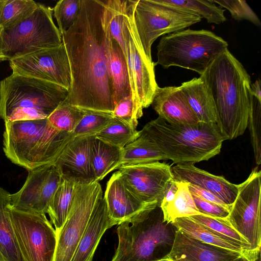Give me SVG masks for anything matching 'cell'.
Wrapping results in <instances>:
<instances>
[{
  "label": "cell",
  "mask_w": 261,
  "mask_h": 261,
  "mask_svg": "<svg viewBox=\"0 0 261 261\" xmlns=\"http://www.w3.org/2000/svg\"><path fill=\"white\" fill-rule=\"evenodd\" d=\"M109 19L104 0H81L78 17L62 33L71 84L64 103L113 113L115 105L109 67Z\"/></svg>",
  "instance_id": "6da1fadb"
},
{
  "label": "cell",
  "mask_w": 261,
  "mask_h": 261,
  "mask_svg": "<svg viewBox=\"0 0 261 261\" xmlns=\"http://www.w3.org/2000/svg\"><path fill=\"white\" fill-rule=\"evenodd\" d=\"M200 77L214 102L217 124L225 141L242 135L254 101L250 76L242 64L227 49Z\"/></svg>",
  "instance_id": "7a4b0ae2"
},
{
  "label": "cell",
  "mask_w": 261,
  "mask_h": 261,
  "mask_svg": "<svg viewBox=\"0 0 261 261\" xmlns=\"http://www.w3.org/2000/svg\"><path fill=\"white\" fill-rule=\"evenodd\" d=\"M139 136L174 163H196L218 154L225 141L216 123L173 125L160 117L148 122Z\"/></svg>",
  "instance_id": "3957f363"
},
{
  "label": "cell",
  "mask_w": 261,
  "mask_h": 261,
  "mask_svg": "<svg viewBox=\"0 0 261 261\" xmlns=\"http://www.w3.org/2000/svg\"><path fill=\"white\" fill-rule=\"evenodd\" d=\"M72 134L59 131L47 118L8 121L3 134V150L11 162L28 170L54 164Z\"/></svg>",
  "instance_id": "277c9868"
},
{
  "label": "cell",
  "mask_w": 261,
  "mask_h": 261,
  "mask_svg": "<svg viewBox=\"0 0 261 261\" xmlns=\"http://www.w3.org/2000/svg\"><path fill=\"white\" fill-rule=\"evenodd\" d=\"M117 225L118 246L111 261H162L171 251L177 230L164 221L159 206Z\"/></svg>",
  "instance_id": "5b68a950"
},
{
  "label": "cell",
  "mask_w": 261,
  "mask_h": 261,
  "mask_svg": "<svg viewBox=\"0 0 261 261\" xmlns=\"http://www.w3.org/2000/svg\"><path fill=\"white\" fill-rule=\"evenodd\" d=\"M68 94L57 84L12 73L0 82V117L5 122L46 118Z\"/></svg>",
  "instance_id": "8992f818"
},
{
  "label": "cell",
  "mask_w": 261,
  "mask_h": 261,
  "mask_svg": "<svg viewBox=\"0 0 261 261\" xmlns=\"http://www.w3.org/2000/svg\"><path fill=\"white\" fill-rule=\"evenodd\" d=\"M228 47L226 41L210 31L184 29L161 38L154 65L165 69L178 66L200 75Z\"/></svg>",
  "instance_id": "52a82bcc"
},
{
  "label": "cell",
  "mask_w": 261,
  "mask_h": 261,
  "mask_svg": "<svg viewBox=\"0 0 261 261\" xmlns=\"http://www.w3.org/2000/svg\"><path fill=\"white\" fill-rule=\"evenodd\" d=\"M53 10L39 3L30 16L11 28L0 31L2 51L6 61L55 47L62 43L53 19Z\"/></svg>",
  "instance_id": "ba28073f"
},
{
  "label": "cell",
  "mask_w": 261,
  "mask_h": 261,
  "mask_svg": "<svg viewBox=\"0 0 261 261\" xmlns=\"http://www.w3.org/2000/svg\"><path fill=\"white\" fill-rule=\"evenodd\" d=\"M198 14L163 0H137L134 22L145 54L150 61L151 45L160 36L184 30L201 20Z\"/></svg>",
  "instance_id": "9c48e42d"
},
{
  "label": "cell",
  "mask_w": 261,
  "mask_h": 261,
  "mask_svg": "<svg viewBox=\"0 0 261 261\" xmlns=\"http://www.w3.org/2000/svg\"><path fill=\"white\" fill-rule=\"evenodd\" d=\"M136 1H127L123 18V37L133 100L139 112L151 104L158 86L154 63L147 58L134 22Z\"/></svg>",
  "instance_id": "30bf717a"
},
{
  "label": "cell",
  "mask_w": 261,
  "mask_h": 261,
  "mask_svg": "<svg viewBox=\"0 0 261 261\" xmlns=\"http://www.w3.org/2000/svg\"><path fill=\"white\" fill-rule=\"evenodd\" d=\"M15 237L24 261H54L57 235L45 214L8 206Z\"/></svg>",
  "instance_id": "8fae6325"
},
{
  "label": "cell",
  "mask_w": 261,
  "mask_h": 261,
  "mask_svg": "<svg viewBox=\"0 0 261 261\" xmlns=\"http://www.w3.org/2000/svg\"><path fill=\"white\" fill-rule=\"evenodd\" d=\"M255 167L247 179L239 185L236 198L225 218L233 229L250 244L249 261L260 255L261 171Z\"/></svg>",
  "instance_id": "7c38bea8"
},
{
  "label": "cell",
  "mask_w": 261,
  "mask_h": 261,
  "mask_svg": "<svg viewBox=\"0 0 261 261\" xmlns=\"http://www.w3.org/2000/svg\"><path fill=\"white\" fill-rule=\"evenodd\" d=\"M103 197L98 181L76 185L66 220L57 234L54 261H70L98 200Z\"/></svg>",
  "instance_id": "4fadbf2b"
},
{
  "label": "cell",
  "mask_w": 261,
  "mask_h": 261,
  "mask_svg": "<svg viewBox=\"0 0 261 261\" xmlns=\"http://www.w3.org/2000/svg\"><path fill=\"white\" fill-rule=\"evenodd\" d=\"M12 73L33 77L69 89L70 69L63 43L9 61Z\"/></svg>",
  "instance_id": "5bb4252c"
},
{
  "label": "cell",
  "mask_w": 261,
  "mask_h": 261,
  "mask_svg": "<svg viewBox=\"0 0 261 261\" xmlns=\"http://www.w3.org/2000/svg\"><path fill=\"white\" fill-rule=\"evenodd\" d=\"M171 167L156 161L121 166L118 171L126 187L141 201L160 207L169 183L173 180Z\"/></svg>",
  "instance_id": "9a60e30c"
},
{
  "label": "cell",
  "mask_w": 261,
  "mask_h": 261,
  "mask_svg": "<svg viewBox=\"0 0 261 261\" xmlns=\"http://www.w3.org/2000/svg\"><path fill=\"white\" fill-rule=\"evenodd\" d=\"M62 180L54 164L29 170L22 188L10 194V205L18 209L46 214L51 198Z\"/></svg>",
  "instance_id": "2e32d148"
},
{
  "label": "cell",
  "mask_w": 261,
  "mask_h": 261,
  "mask_svg": "<svg viewBox=\"0 0 261 261\" xmlns=\"http://www.w3.org/2000/svg\"><path fill=\"white\" fill-rule=\"evenodd\" d=\"M91 137H73L57 159L54 165L63 179L80 185L97 181L90 160Z\"/></svg>",
  "instance_id": "e0dca14e"
},
{
  "label": "cell",
  "mask_w": 261,
  "mask_h": 261,
  "mask_svg": "<svg viewBox=\"0 0 261 261\" xmlns=\"http://www.w3.org/2000/svg\"><path fill=\"white\" fill-rule=\"evenodd\" d=\"M240 253L203 243L177 230L170 252L162 261H240Z\"/></svg>",
  "instance_id": "ac0fdd59"
},
{
  "label": "cell",
  "mask_w": 261,
  "mask_h": 261,
  "mask_svg": "<svg viewBox=\"0 0 261 261\" xmlns=\"http://www.w3.org/2000/svg\"><path fill=\"white\" fill-rule=\"evenodd\" d=\"M171 170L175 181L189 183L210 191L227 206H231L236 198L239 185L199 169L194 163L177 164Z\"/></svg>",
  "instance_id": "d6986e66"
},
{
  "label": "cell",
  "mask_w": 261,
  "mask_h": 261,
  "mask_svg": "<svg viewBox=\"0 0 261 261\" xmlns=\"http://www.w3.org/2000/svg\"><path fill=\"white\" fill-rule=\"evenodd\" d=\"M103 198L110 217L117 225L143 210L158 206L141 201L126 187L119 171L108 180Z\"/></svg>",
  "instance_id": "ffe728a7"
},
{
  "label": "cell",
  "mask_w": 261,
  "mask_h": 261,
  "mask_svg": "<svg viewBox=\"0 0 261 261\" xmlns=\"http://www.w3.org/2000/svg\"><path fill=\"white\" fill-rule=\"evenodd\" d=\"M151 105L166 122L194 125L199 122L179 87H157Z\"/></svg>",
  "instance_id": "44dd1931"
},
{
  "label": "cell",
  "mask_w": 261,
  "mask_h": 261,
  "mask_svg": "<svg viewBox=\"0 0 261 261\" xmlns=\"http://www.w3.org/2000/svg\"><path fill=\"white\" fill-rule=\"evenodd\" d=\"M117 225L109 216L103 197L96 204L70 261H92L106 231Z\"/></svg>",
  "instance_id": "7402d4cb"
},
{
  "label": "cell",
  "mask_w": 261,
  "mask_h": 261,
  "mask_svg": "<svg viewBox=\"0 0 261 261\" xmlns=\"http://www.w3.org/2000/svg\"><path fill=\"white\" fill-rule=\"evenodd\" d=\"M179 87L199 122L217 123L214 102L200 77L184 82Z\"/></svg>",
  "instance_id": "603a6c76"
},
{
  "label": "cell",
  "mask_w": 261,
  "mask_h": 261,
  "mask_svg": "<svg viewBox=\"0 0 261 261\" xmlns=\"http://www.w3.org/2000/svg\"><path fill=\"white\" fill-rule=\"evenodd\" d=\"M123 149L94 136L91 137L90 160L97 181L102 179L113 170L118 169L123 156Z\"/></svg>",
  "instance_id": "cb8c5ba5"
},
{
  "label": "cell",
  "mask_w": 261,
  "mask_h": 261,
  "mask_svg": "<svg viewBox=\"0 0 261 261\" xmlns=\"http://www.w3.org/2000/svg\"><path fill=\"white\" fill-rule=\"evenodd\" d=\"M109 67L113 86L114 105L132 95L126 60L122 49L111 36L108 38Z\"/></svg>",
  "instance_id": "d4e9b609"
},
{
  "label": "cell",
  "mask_w": 261,
  "mask_h": 261,
  "mask_svg": "<svg viewBox=\"0 0 261 261\" xmlns=\"http://www.w3.org/2000/svg\"><path fill=\"white\" fill-rule=\"evenodd\" d=\"M171 223L177 230L191 237L205 243L239 252L243 256L244 260L248 261L246 248L189 217L177 218Z\"/></svg>",
  "instance_id": "484cf974"
},
{
  "label": "cell",
  "mask_w": 261,
  "mask_h": 261,
  "mask_svg": "<svg viewBox=\"0 0 261 261\" xmlns=\"http://www.w3.org/2000/svg\"><path fill=\"white\" fill-rule=\"evenodd\" d=\"M10 193L0 188V253L5 261H24L17 243L8 206Z\"/></svg>",
  "instance_id": "4316f807"
},
{
  "label": "cell",
  "mask_w": 261,
  "mask_h": 261,
  "mask_svg": "<svg viewBox=\"0 0 261 261\" xmlns=\"http://www.w3.org/2000/svg\"><path fill=\"white\" fill-rule=\"evenodd\" d=\"M76 185L62 180L50 200L47 214L57 235L63 227L71 206Z\"/></svg>",
  "instance_id": "83f0119b"
},
{
  "label": "cell",
  "mask_w": 261,
  "mask_h": 261,
  "mask_svg": "<svg viewBox=\"0 0 261 261\" xmlns=\"http://www.w3.org/2000/svg\"><path fill=\"white\" fill-rule=\"evenodd\" d=\"M177 191L173 199L161 208L164 220L168 223L176 219L201 214L197 208L188 183L175 181Z\"/></svg>",
  "instance_id": "f1b7e54d"
},
{
  "label": "cell",
  "mask_w": 261,
  "mask_h": 261,
  "mask_svg": "<svg viewBox=\"0 0 261 261\" xmlns=\"http://www.w3.org/2000/svg\"><path fill=\"white\" fill-rule=\"evenodd\" d=\"M167 160L149 141L138 136L123 149L121 166L133 165Z\"/></svg>",
  "instance_id": "f546056e"
},
{
  "label": "cell",
  "mask_w": 261,
  "mask_h": 261,
  "mask_svg": "<svg viewBox=\"0 0 261 261\" xmlns=\"http://www.w3.org/2000/svg\"><path fill=\"white\" fill-rule=\"evenodd\" d=\"M38 5L32 0H7L0 15V31L11 28L30 16Z\"/></svg>",
  "instance_id": "4dcf8cb0"
},
{
  "label": "cell",
  "mask_w": 261,
  "mask_h": 261,
  "mask_svg": "<svg viewBox=\"0 0 261 261\" xmlns=\"http://www.w3.org/2000/svg\"><path fill=\"white\" fill-rule=\"evenodd\" d=\"M168 4L190 10L210 23L221 24L226 20L225 10L217 6L211 0H163Z\"/></svg>",
  "instance_id": "1f68e13d"
},
{
  "label": "cell",
  "mask_w": 261,
  "mask_h": 261,
  "mask_svg": "<svg viewBox=\"0 0 261 261\" xmlns=\"http://www.w3.org/2000/svg\"><path fill=\"white\" fill-rule=\"evenodd\" d=\"M85 112V109L62 102L47 118L56 129L71 134Z\"/></svg>",
  "instance_id": "d6a6232c"
},
{
  "label": "cell",
  "mask_w": 261,
  "mask_h": 261,
  "mask_svg": "<svg viewBox=\"0 0 261 261\" xmlns=\"http://www.w3.org/2000/svg\"><path fill=\"white\" fill-rule=\"evenodd\" d=\"M111 145L123 148L139 136V131L114 117L104 129L94 136Z\"/></svg>",
  "instance_id": "836d02e7"
},
{
  "label": "cell",
  "mask_w": 261,
  "mask_h": 261,
  "mask_svg": "<svg viewBox=\"0 0 261 261\" xmlns=\"http://www.w3.org/2000/svg\"><path fill=\"white\" fill-rule=\"evenodd\" d=\"M113 119V113L86 110L85 115L71 134L74 137L95 136Z\"/></svg>",
  "instance_id": "e575fe53"
},
{
  "label": "cell",
  "mask_w": 261,
  "mask_h": 261,
  "mask_svg": "<svg viewBox=\"0 0 261 261\" xmlns=\"http://www.w3.org/2000/svg\"><path fill=\"white\" fill-rule=\"evenodd\" d=\"M192 220L222 235L247 249L248 261L249 243L232 228L225 218L213 217L204 214L188 217Z\"/></svg>",
  "instance_id": "d590c367"
},
{
  "label": "cell",
  "mask_w": 261,
  "mask_h": 261,
  "mask_svg": "<svg viewBox=\"0 0 261 261\" xmlns=\"http://www.w3.org/2000/svg\"><path fill=\"white\" fill-rule=\"evenodd\" d=\"M104 2L108 15L110 34L120 46L125 58L123 18L127 1L104 0Z\"/></svg>",
  "instance_id": "8d00e7d4"
},
{
  "label": "cell",
  "mask_w": 261,
  "mask_h": 261,
  "mask_svg": "<svg viewBox=\"0 0 261 261\" xmlns=\"http://www.w3.org/2000/svg\"><path fill=\"white\" fill-rule=\"evenodd\" d=\"M80 7L81 0H61L57 3L53 11L60 34L67 31L74 23Z\"/></svg>",
  "instance_id": "74e56055"
},
{
  "label": "cell",
  "mask_w": 261,
  "mask_h": 261,
  "mask_svg": "<svg viewBox=\"0 0 261 261\" xmlns=\"http://www.w3.org/2000/svg\"><path fill=\"white\" fill-rule=\"evenodd\" d=\"M261 102L254 97L253 107L250 112L247 124L250 132L251 143L253 149L255 163L257 165L261 163L260 126Z\"/></svg>",
  "instance_id": "f35d334b"
},
{
  "label": "cell",
  "mask_w": 261,
  "mask_h": 261,
  "mask_svg": "<svg viewBox=\"0 0 261 261\" xmlns=\"http://www.w3.org/2000/svg\"><path fill=\"white\" fill-rule=\"evenodd\" d=\"M228 10L231 17L238 21L247 20L254 24L260 27V21L250 7L243 0H211Z\"/></svg>",
  "instance_id": "ab89813d"
},
{
  "label": "cell",
  "mask_w": 261,
  "mask_h": 261,
  "mask_svg": "<svg viewBox=\"0 0 261 261\" xmlns=\"http://www.w3.org/2000/svg\"><path fill=\"white\" fill-rule=\"evenodd\" d=\"M113 115L115 118L135 129H136L138 125V119L143 115L136 107L132 95L121 99L116 104Z\"/></svg>",
  "instance_id": "60d3db41"
},
{
  "label": "cell",
  "mask_w": 261,
  "mask_h": 261,
  "mask_svg": "<svg viewBox=\"0 0 261 261\" xmlns=\"http://www.w3.org/2000/svg\"><path fill=\"white\" fill-rule=\"evenodd\" d=\"M191 193L197 208L201 214L222 218H226L229 215L231 206L210 202Z\"/></svg>",
  "instance_id": "b9f144b4"
},
{
  "label": "cell",
  "mask_w": 261,
  "mask_h": 261,
  "mask_svg": "<svg viewBox=\"0 0 261 261\" xmlns=\"http://www.w3.org/2000/svg\"><path fill=\"white\" fill-rule=\"evenodd\" d=\"M188 187L191 193L195 194L204 200L219 204L226 205L216 195L210 191L190 184L188 185Z\"/></svg>",
  "instance_id": "7bdbcfd3"
},
{
  "label": "cell",
  "mask_w": 261,
  "mask_h": 261,
  "mask_svg": "<svg viewBox=\"0 0 261 261\" xmlns=\"http://www.w3.org/2000/svg\"><path fill=\"white\" fill-rule=\"evenodd\" d=\"M177 191V186L175 180L173 179L171 181L164 193L162 200L160 204L161 208L166 206L174 198L176 192Z\"/></svg>",
  "instance_id": "ee69618b"
},
{
  "label": "cell",
  "mask_w": 261,
  "mask_h": 261,
  "mask_svg": "<svg viewBox=\"0 0 261 261\" xmlns=\"http://www.w3.org/2000/svg\"><path fill=\"white\" fill-rule=\"evenodd\" d=\"M260 83V80L258 79L251 85V94L259 102H261Z\"/></svg>",
  "instance_id": "f6af8a7d"
},
{
  "label": "cell",
  "mask_w": 261,
  "mask_h": 261,
  "mask_svg": "<svg viewBox=\"0 0 261 261\" xmlns=\"http://www.w3.org/2000/svg\"><path fill=\"white\" fill-rule=\"evenodd\" d=\"M0 61H6V59L3 54L2 51V41L0 35Z\"/></svg>",
  "instance_id": "bcb514c9"
},
{
  "label": "cell",
  "mask_w": 261,
  "mask_h": 261,
  "mask_svg": "<svg viewBox=\"0 0 261 261\" xmlns=\"http://www.w3.org/2000/svg\"><path fill=\"white\" fill-rule=\"evenodd\" d=\"M6 1H7V0L0 1V15H1L2 9L3 8V6H4Z\"/></svg>",
  "instance_id": "7dc6e473"
},
{
  "label": "cell",
  "mask_w": 261,
  "mask_h": 261,
  "mask_svg": "<svg viewBox=\"0 0 261 261\" xmlns=\"http://www.w3.org/2000/svg\"><path fill=\"white\" fill-rule=\"evenodd\" d=\"M0 261H5L3 257L2 256V254L0 253Z\"/></svg>",
  "instance_id": "c3c4849f"
},
{
  "label": "cell",
  "mask_w": 261,
  "mask_h": 261,
  "mask_svg": "<svg viewBox=\"0 0 261 261\" xmlns=\"http://www.w3.org/2000/svg\"><path fill=\"white\" fill-rule=\"evenodd\" d=\"M241 261H247V260H244V259H242ZM256 261H260V257H259Z\"/></svg>",
  "instance_id": "681fc988"
}]
</instances>
